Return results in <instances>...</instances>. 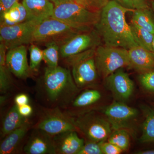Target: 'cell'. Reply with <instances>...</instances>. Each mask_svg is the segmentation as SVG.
Returning a JSON list of instances; mask_svg holds the SVG:
<instances>
[{"label": "cell", "instance_id": "cell-37", "mask_svg": "<svg viewBox=\"0 0 154 154\" xmlns=\"http://www.w3.org/2000/svg\"><path fill=\"white\" fill-rule=\"evenodd\" d=\"M120 5L130 9H135L131 0H114Z\"/></svg>", "mask_w": 154, "mask_h": 154}, {"label": "cell", "instance_id": "cell-5", "mask_svg": "<svg viewBox=\"0 0 154 154\" xmlns=\"http://www.w3.org/2000/svg\"><path fill=\"white\" fill-rule=\"evenodd\" d=\"M100 14L101 12L90 11L73 1L54 6L51 17L74 27L91 30L99 22Z\"/></svg>", "mask_w": 154, "mask_h": 154}, {"label": "cell", "instance_id": "cell-28", "mask_svg": "<svg viewBox=\"0 0 154 154\" xmlns=\"http://www.w3.org/2000/svg\"><path fill=\"white\" fill-rule=\"evenodd\" d=\"M30 52V67L32 72L38 70L42 61L43 60V51L34 43H30L29 48Z\"/></svg>", "mask_w": 154, "mask_h": 154}, {"label": "cell", "instance_id": "cell-40", "mask_svg": "<svg viewBox=\"0 0 154 154\" xmlns=\"http://www.w3.org/2000/svg\"><path fill=\"white\" fill-rule=\"evenodd\" d=\"M152 52L154 54V36L153 39L152 44Z\"/></svg>", "mask_w": 154, "mask_h": 154}, {"label": "cell", "instance_id": "cell-26", "mask_svg": "<svg viewBox=\"0 0 154 154\" xmlns=\"http://www.w3.org/2000/svg\"><path fill=\"white\" fill-rule=\"evenodd\" d=\"M129 131L126 130H113L107 139L109 142L115 145L123 151L129 149L130 145Z\"/></svg>", "mask_w": 154, "mask_h": 154}, {"label": "cell", "instance_id": "cell-6", "mask_svg": "<svg viewBox=\"0 0 154 154\" xmlns=\"http://www.w3.org/2000/svg\"><path fill=\"white\" fill-rule=\"evenodd\" d=\"M72 117L77 132L84 136L86 140L96 142L105 141L113 131L106 117L93 110Z\"/></svg>", "mask_w": 154, "mask_h": 154}, {"label": "cell", "instance_id": "cell-11", "mask_svg": "<svg viewBox=\"0 0 154 154\" xmlns=\"http://www.w3.org/2000/svg\"><path fill=\"white\" fill-rule=\"evenodd\" d=\"M102 113L110 122L112 129L129 131L138 115V110L125 103L115 101L104 108Z\"/></svg>", "mask_w": 154, "mask_h": 154}, {"label": "cell", "instance_id": "cell-14", "mask_svg": "<svg viewBox=\"0 0 154 154\" xmlns=\"http://www.w3.org/2000/svg\"><path fill=\"white\" fill-rule=\"evenodd\" d=\"M23 152L26 154H56L53 136L43 131L33 128Z\"/></svg>", "mask_w": 154, "mask_h": 154}, {"label": "cell", "instance_id": "cell-30", "mask_svg": "<svg viewBox=\"0 0 154 154\" xmlns=\"http://www.w3.org/2000/svg\"><path fill=\"white\" fill-rule=\"evenodd\" d=\"M139 80L144 89L154 93V70L141 73Z\"/></svg>", "mask_w": 154, "mask_h": 154}, {"label": "cell", "instance_id": "cell-36", "mask_svg": "<svg viewBox=\"0 0 154 154\" xmlns=\"http://www.w3.org/2000/svg\"><path fill=\"white\" fill-rule=\"evenodd\" d=\"M135 9L149 8L147 0H131Z\"/></svg>", "mask_w": 154, "mask_h": 154}, {"label": "cell", "instance_id": "cell-4", "mask_svg": "<svg viewBox=\"0 0 154 154\" xmlns=\"http://www.w3.org/2000/svg\"><path fill=\"white\" fill-rule=\"evenodd\" d=\"M88 31L90 30L74 27L51 17L43 20L37 26L33 33L32 43L45 44L54 42L60 46L76 34Z\"/></svg>", "mask_w": 154, "mask_h": 154}, {"label": "cell", "instance_id": "cell-35", "mask_svg": "<svg viewBox=\"0 0 154 154\" xmlns=\"http://www.w3.org/2000/svg\"><path fill=\"white\" fill-rule=\"evenodd\" d=\"M19 113L23 116L28 117L33 113V108L28 104L18 107Z\"/></svg>", "mask_w": 154, "mask_h": 154}, {"label": "cell", "instance_id": "cell-38", "mask_svg": "<svg viewBox=\"0 0 154 154\" xmlns=\"http://www.w3.org/2000/svg\"><path fill=\"white\" fill-rule=\"evenodd\" d=\"M49 1L52 2L54 5V6H56L63 3L73 2V1H75V0H49Z\"/></svg>", "mask_w": 154, "mask_h": 154}, {"label": "cell", "instance_id": "cell-27", "mask_svg": "<svg viewBox=\"0 0 154 154\" xmlns=\"http://www.w3.org/2000/svg\"><path fill=\"white\" fill-rule=\"evenodd\" d=\"M45 45L46 48L43 51V60L49 68H55L58 66L60 46L54 42H48Z\"/></svg>", "mask_w": 154, "mask_h": 154}, {"label": "cell", "instance_id": "cell-34", "mask_svg": "<svg viewBox=\"0 0 154 154\" xmlns=\"http://www.w3.org/2000/svg\"><path fill=\"white\" fill-rule=\"evenodd\" d=\"M14 101H15V104L19 107L22 105L28 104L29 99L28 96L26 94H21L17 95L15 97Z\"/></svg>", "mask_w": 154, "mask_h": 154}, {"label": "cell", "instance_id": "cell-42", "mask_svg": "<svg viewBox=\"0 0 154 154\" xmlns=\"http://www.w3.org/2000/svg\"><path fill=\"white\" fill-rule=\"evenodd\" d=\"M152 107H153V109H154V102H153L152 103Z\"/></svg>", "mask_w": 154, "mask_h": 154}, {"label": "cell", "instance_id": "cell-16", "mask_svg": "<svg viewBox=\"0 0 154 154\" xmlns=\"http://www.w3.org/2000/svg\"><path fill=\"white\" fill-rule=\"evenodd\" d=\"M56 154H78L85 143V140L76 131H69L53 136Z\"/></svg>", "mask_w": 154, "mask_h": 154}, {"label": "cell", "instance_id": "cell-10", "mask_svg": "<svg viewBox=\"0 0 154 154\" xmlns=\"http://www.w3.org/2000/svg\"><path fill=\"white\" fill-rule=\"evenodd\" d=\"M102 40L95 28L76 34L60 46V54L66 59L102 45Z\"/></svg>", "mask_w": 154, "mask_h": 154}, {"label": "cell", "instance_id": "cell-24", "mask_svg": "<svg viewBox=\"0 0 154 154\" xmlns=\"http://www.w3.org/2000/svg\"><path fill=\"white\" fill-rule=\"evenodd\" d=\"M132 13L131 23L154 34V20L149 8L135 9Z\"/></svg>", "mask_w": 154, "mask_h": 154}, {"label": "cell", "instance_id": "cell-2", "mask_svg": "<svg viewBox=\"0 0 154 154\" xmlns=\"http://www.w3.org/2000/svg\"><path fill=\"white\" fill-rule=\"evenodd\" d=\"M134 10L124 8L114 0L109 1L104 6L94 27L104 45L127 50L139 45L125 19L126 13Z\"/></svg>", "mask_w": 154, "mask_h": 154}, {"label": "cell", "instance_id": "cell-20", "mask_svg": "<svg viewBox=\"0 0 154 154\" xmlns=\"http://www.w3.org/2000/svg\"><path fill=\"white\" fill-rule=\"evenodd\" d=\"M27 118L19 113L18 106L14 104L10 108L3 119L1 128L2 137H5L12 131L26 124L29 121Z\"/></svg>", "mask_w": 154, "mask_h": 154}, {"label": "cell", "instance_id": "cell-18", "mask_svg": "<svg viewBox=\"0 0 154 154\" xmlns=\"http://www.w3.org/2000/svg\"><path fill=\"white\" fill-rule=\"evenodd\" d=\"M32 126L31 122H28L6 136L0 145V154L16 153Z\"/></svg>", "mask_w": 154, "mask_h": 154}, {"label": "cell", "instance_id": "cell-15", "mask_svg": "<svg viewBox=\"0 0 154 154\" xmlns=\"http://www.w3.org/2000/svg\"><path fill=\"white\" fill-rule=\"evenodd\" d=\"M84 90L64 109V111L71 116H75L91 111V108L102 99V94L99 90L91 88Z\"/></svg>", "mask_w": 154, "mask_h": 154}, {"label": "cell", "instance_id": "cell-9", "mask_svg": "<svg viewBox=\"0 0 154 154\" xmlns=\"http://www.w3.org/2000/svg\"><path fill=\"white\" fill-rule=\"evenodd\" d=\"M42 21L31 19L12 26L0 28V41L7 50L32 43L34 31Z\"/></svg>", "mask_w": 154, "mask_h": 154}, {"label": "cell", "instance_id": "cell-33", "mask_svg": "<svg viewBox=\"0 0 154 154\" xmlns=\"http://www.w3.org/2000/svg\"><path fill=\"white\" fill-rule=\"evenodd\" d=\"M19 0H0V14H3L8 11L17 3Z\"/></svg>", "mask_w": 154, "mask_h": 154}, {"label": "cell", "instance_id": "cell-12", "mask_svg": "<svg viewBox=\"0 0 154 154\" xmlns=\"http://www.w3.org/2000/svg\"><path fill=\"white\" fill-rule=\"evenodd\" d=\"M105 79L106 87L111 92L115 101L125 103L132 96L134 84L123 68L116 71Z\"/></svg>", "mask_w": 154, "mask_h": 154}, {"label": "cell", "instance_id": "cell-8", "mask_svg": "<svg viewBox=\"0 0 154 154\" xmlns=\"http://www.w3.org/2000/svg\"><path fill=\"white\" fill-rule=\"evenodd\" d=\"M95 59L99 76L104 79L116 71L130 66L128 50L101 45L96 48Z\"/></svg>", "mask_w": 154, "mask_h": 154}, {"label": "cell", "instance_id": "cell-22", "mask_svg": "<svg viewBox=\"0 0 154 154\" xmlns=\"http://www.w3.org/2000/svg\"><path fill=\"white\" fill-rule=\"evenodd\" d=\"M28 20L26 9L23 4L19 2L8 11L1 14V27L12 26Z\"/></svg>", "mask_w": 154, "mask_h": 154}, {"label": "cell", "instance_id": "cell-31", "mask_svg": "<svg viewBox=\"0 0 154 154\" xmlns=\"http://www.w3.org/2000/svg\"><path fill=\"white\" fill-rule=\"evenodd\" d=\"M78 154H103L100 142L85 140Z\"/></svg>", "mask_w": 154, "mask_h": 154}, {"label": "cell", "instance_id": "cell-41", "mask_svg": "<svg viewBox=\"0 0 154 154\" xmlns=\"http://www.w3.org/2000/svg\"><path fill=\"white\" fill-rule=\"evenodd\" d=\"M151 5L152 8L153 9L154 11V0H152L151 1Z\"/></svg>", "mask_w": 154, "mask_h": 154}, {"label": "cell", "instance_id": "cell-3", "mask_svg": "<svg viewBox=\"0 0 154 154\" xmlns=\"http://www.w3.org/2000/svg\"><path fill=\"white\" fill-rule=\"evenodd\" d=\"M96 48L65 59L71 69L76 85L81 90L95 87L98 81L99 76L95 59Z\"/></svg>", "mask_w": 154, "mask_h": 154}, {"label": "cell", "instance_id": "cell-23", "mask_svg": "<svg viewBox=\"0 0 154 154\" xmlns=\"http://www.w3.org/2000/svg\"><path fill=\"white\" fill-rule=\"evenodd\" d=\"M8 50L5 46L0 44V91L1 94H6L12 88L13 85L12 73L6 63V54Z\"/></svg>", "mask_w": 154, "mask_h": 154}, {"label": "cell", "instance_id": "cell-17", "mask_svg": "<svg viewBox=\"0 0 154 154\" xmlns=\"http://www.w3.org/2000/svg\"><path fill=\"white\" fill-rule=\"evenodd\" d=\"M129 67L140 73L154 70V54L137 45L128 50Z\"/></svg>", "mask_w": 154, "mask_h": 154}, {"label": "cell", "instance_id": "cell-1", "mask_svg": "<svg viewBox=\"0 0 154 154\" xmlns=\"http://www.w3.org/2000/svg\"><path fill=\"white\" fill-rule=\"evenodd\" d=\"M39 99L47 107L65 109L79 94L81 89L75 83L69 69L58 66L46 67L36 87Z\"/></svg>", "mask_w": 154, "mask_h": 154}, {"label": "cell", "instance_id": "cell-25", "mask_svg": "<svg viewBox=\"0 0 154 154\" xmlns=\"http://www.w3.org/2000/svg\"><path fill=\"white\" fill-rule=\"evenodd\" d=\"M130 25L133 36L139 45L152 52V44L154 34L136 24L131 23Z\"/></svg>", "mask_w": 154, "mask_h": 154}, {"label": "cell", "instance_id": "cell-21", "mask_svg": "<svg viewBox=\"0 0 154 154\" xmlns=\"http://www.w3.org/2000/svg\"><path fill=\"white\" fill-rule=\"evenodd\" d=\"M140 107L144 120L140 141L143 143H154V109L146 105H141Z\"/></svg>", "mask_w": 154, "mask_h": 154}, {"label": "cell", "instance_id": "cell-19", "mask_svg": "<svg viewBox=\"0 0 154 154\" xmlns=\"http://www.w3.org/2000/svg\"><path fill=\"white\" fill-rule=\"evenodd\" d=\"M22 4L27 11L28 20L43 21L51 17L54 8L49 0H23Z\"/></svg>", "mask_w": 154, "mask_h": 154}, {"label": "cell", "instance_id": "cell-7", "mask_svg": "<svg viewBox=\"0 0 154 154\" xmlns=\"http://www.w3.org/2000/svg\"><path fill=\"white\" fill-rule=\"evenodd\" d=\"M32 128L43 131L51 135L76 131L73 117L58 107H42Z\"/></svg>", "mask_w": 154, "mask_h": 154}, {"label": "cell", "instance_id": "cell-29", "mask_svg": "<svg viewBox=\"0 0 154 154\" xmlns=\"http://www.w3.org/2000/svg\"><path fill=\"white\" fill-rule=\"evenodd\" d=\"M84 8L94 12H101L109 0H75Z\"/></svg>", "mask_w": 154, "mask_h": 154}, {"label": "cell", "instance_id": "cell-32", "mask_svg": "<svg viewBox=\"0 0 154 154\" xmlns=\"http://www.w3.org/2000/svg\"><path fill=\"white\" fill-rule=\"evenodd\" d=\"M103 154H121L123 151L115 145L107 142H100Z\"/></svg>", "mask_w": 154, "mask_h": 154}, {"label": "cell", "instance_id": "cell-13", "mask_svg": "<svg viewBox=\"0 0 154 154\" xmlns=\"http://www.w3.org/2000/svg\"><path fill=\"white\" fill-rule=\"evenodd\" d=\"M6 63L12 74L19 79H25L31 76L32 72L28 64L27 48L25 45L8 50Z\"/></svg>", "mask_w": 154, "mask_h": 154}, {"label": "cell", "instance_id": "cell-39", "mask_svg": "<svg viewBox=\"0 0 154 154\" xmlns=\"http://www.w3.org/2000/svg\"><path fill=\"white\" fill-rule=\"evenodd\" d=\"M137 154H154V149L140 151L137 152Z\"/></svg>", "mask_w": 154, "mask_h": 154}]
</instances>
